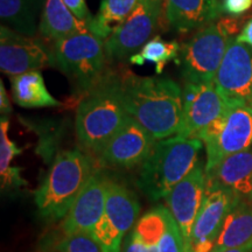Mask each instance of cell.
<instances>
[{"instance_id": "obj_20", "label": "cell", "mask_w": 252, "mask_h": 252, "mask_svg": "<svg viewBox=\"0 0 252 252\" xmlns=\"http://www.w3.org/2000/svg\"><path fill=\"white\" fill-rule=\"evenodd\" d=\"M252 243V201L237 200L232 206L212 252L242 248Z\"/></svg>"}, {"instance_id": "obj_24", "label": "cell", "mask_w": 252, "mask_h": 252, "mask_svg": "<svg viewBox=\"0 0 252 252\" xmlns=\"http://www.w3.org/2000/svg\"><path fill=\"white\" fill-rule=\"evenodd\" d=\"M137 4L138 0H102L98 14L88 25L89 31L105 42Z\"/></svg>"}, {"instance_id": "obj_5", "label": "cell", "mask_w": 252, "mask_h": 252, "mask_svg": "<svg viewBox=\"0 0 252 252\" xmlns=\"http://www.w3.org/2000/svg\"><path fill=\"white\" fill-rule=\"evenodd\" d=\"M55 67L87 94L105 77L104 41L91 32L78 33L53 43Z\"/></svg>"}, {"instance_id": "obj_10", "label": "cell", "mask_w": 252, "mask_h": 252, "mask_svg": "<svg viewBox=\"0 0 252 252\" xmlns=\"http://www.w3.org/2000/svg\"><path fill=\"white\" fill-rule=\"evenodd\" d=\"M236 201L231 191L207 178L202 206L191 226L186 252H212L225 217Z\"/></svg>"}, {"instance_id": "obj_9", "label": "cell", "mask_w": 252, "mask_h": 252, "mask_svg": "<svg viewBox=\"0 0 252 252\" xmlns=\"http://www.w3.org/2000/svg\"><path fill=\"white\" fill-rule=\"evenodd\" d=\"M163 0H138L131 14L104 42L106 59L123 61L137 54L161 23Z\"/></svg>"}, {"instance_id": "obj_13", "label": "cell", "mask_w": 252, "mask_h": 252, "mask_svg": "<svg viewBox=\"0 0 252 252\" xmlns=\"http://www.w3.org/2000/svg\"><path fill=\"white\" fill-rule=\"evenodd\" d=\"M156 139L130 116L121 130L96 156L100 166L130 169L141 166L152 152Z\"/></svg>"}, {"instance_id": "obj_18", "label": "cell", "mask_w": 252, "mask_h": 252, "mask_svg": "<svg viewBox=\"0 0 252 252\" xmlns=\"http://www.w3.org/2000/svg\"><path fill=\"white\" fill-rule=\"evenodd\" d=\"M207 178L228 189L237 200L252 201V146L220 161Z\"/></svg>"}, {"instance_id": "obj_23", "label": "cell", "mask_w": 252, "mask_h": 252, "mask_svg": "<svg viewBox=\"0 0 252 252\" xmlns=\"http://www.w3.org/2000/svg\"><path fill=\"white\" fill-rule=\"evenodd\" d=\"M45 2L46 0H0V17L17 33L35 36Z\"/></svg>"}, {"instance_id": "obj_7", "label": "cell", "mask_w": 252, "mask_h": 252, "mask_svg": "<svg viewBox=\"0 0 252 252\" xmlns=\"http://www.w3.org/2000/svg\"><path fill=\"white\" fill-rule=\"evenodd\" d=\"M206 147V173L220 161L252 146V105L230 102L220 118L200 134Z\"/></svg>"}, {"instance_id": "obj_31", "label": "cell", "mask_w": 252, "mask_h": 252, "mask_svg": "<svg viewBox=\"0 0 252 252\" xmlns=\"http://www.w3.org/2000/svg\"><path fill=\"white\" fill-rule=\"evenodd\" d=\"M238 42L244 43L252 48V17L245 23L243 28L241 30V33L236 36Z\"/></svg>"}, {"instance_id": "obj_17", "label": "cell", "mask_w": 252, "mask_h": 252, "mask_svg": "<svg viewBox=\"0 0 252 252\" xmlns=\"http://www.w3.org/2000/svg\"><path fill=\"white\" fill-rule=\"evenodd\" d=\"M222 13L220 0H163L165 23L179 33L201 30L220 19Z\"/></svg>"}, {"instance_id": "obj_29", "label": "cell", "mask_w": 252, "mask_h": 252, "mask_svg": "<svg viewBox=\"0 0 252 252\" xmlns=\"http://www.w3.org/2000/svg\"><path fill=\"white\" fill-rule=\"evenodd\" d=\"M220 6L223 13L238 17L252 7V0H222Z\"/></svg>"}, {"instance_id": "obj_33", "label": "cell", "mask_w": 252, "mask_h": 252, "mask_svg": "<svg viewBox=\"0 0 252 252\" xmlns=\"http://www.w3.org/2000/svg\"><path fill=\"white\" fill-rule=\"evenodd\" d=\"M220 252H252V243L245 245L242 248H236V249H229V250H224Z\"/></svg>"}, {"instance_id": "obj_32", "label": "cell", "mask_w": 252, "mask_h": 252, "mask_svg": "<svg viewBox=\"0 0 252 252\" xmlns=\"http://www.w3.org/2000/svg\"><path fill=\"white\" fill-rule=\"evenodd\" d=\"M0 112H1V117H8L9 113L12 112L11 103L8 100L2 81H0Z\"/></svg>"}, {"instance_id": "obj_21", "label": "cell", "mask_w": 252, "mask_h": 252, "mask_svg": "<svg viewBox=\"0 0 252 252\" xmlns=\"http://www.w3.org/2000/svg\"><path fill=\"white\" fill-rule=\"evenodd\" d=\"M167 207L151 209L135 222L128 232L123 252H159L166 228Z\"/></svg>"}, {"instance_id": "obj_19", "label": "cell", "mask_w": 252, "mask_h": 252, "mask_svg": "<svg viewBox=\"0 0 252 252\" xmlns=\"http://www.w3.org/2000/svg\"><path fill=\"white\" fill-rule=\"evenodd\" d=\"M39 32L43 39L58 41L89 31L88 24L78 19L63 0H46L40 17Z\"/></svg>"}, {"instance_id": "obj_12", "label": "cell", "mask_w": 252, "mask_h": 252, "mask_svg": "<svg viewBox=\"0 0 252 252\" xmlns=\"http://www.w3.org/2000/svg\"><path fill=\"white\" fill-rule=\"evenodd\" d=\"M230 102L214 82L186 83L182 127L176 135L198 138L208 126L223 115Z\"/></svg>"}, {"instance_id": "obj_15", "label": "cell", "mask_w": 252, "mask_h": 252, "mask_svg": "<svg viewBox=\"0 0 252 252\" xmlns=\"http://www.w3.org/2000/svg\"><path fill=\"white\" fill-rule=\"evenodd\" d=\"M109 180V176L100 169L94 172L86 188L61 220L60 231L67 235L84 234L93 237L105 209Z\"/></svg>"}, {"instance_id": "obj_27", "label": "cell", "mask_w": 252, "mask_h": 252, "mask_svg": "<svg viewBox=\"0 0 252 252\" xmlns=\"http://www.w3.org/2000/svg\"><path fill=\"white\" fill-rule=\"evenodd\" d=\"M36 252H104L89 235H67L56 230L42 239Z\"/></svg>"}, {"instance_id": "obj_30", "label": "cell", "mask_w": 252, "mask_h": 252, "mask_svg": "<svg viewBox=\"0 0 252 252\" xmlns=\"http://www.w3.org/2000/svg\"><path fill=\"white\" fill-rule=\"evenodd\" d=\"M65 2V5L68 6V8L74 13L80 20L84 21L89 25V23L93 20L89 8H88L86 0H63Z\"/></svg>"}, {"instance_id": "obj_22", "label": "cell", "mask_w": 252, "mask_h": 252, "mask_svg": "<svg viewBox=\"0 0 252 252\" xmlns=\"http://www.w3.org/2000/svg\"><path fill=\"white\" fill-rule=\"evenodd\" d=\"M11 88L13 100L21 108H53L61 104L47 90L39 70L11 77Z\"/></svg>"}, {"instance_id": "obj_8", "label": "cell", "mask_w": 252, "mask_h": 252, "mask_svg": "<svg viewBox=\"0 0 252 252\" xmlns=\"http://www.w3.org/2000/svg\"><path fill=\"white\" fill-rule=\"evenodd\" d=\"M139 214L140 203L137 195L121 182L110 179L105 209L93 238L104 252H121L124 236L133 228Z\"/></svg>"}, {"instance_id": "obj_28", "label": "cell", "mask_w": 252, "mask_h": 252, "mask_svg": "<svg viewBox=\"0 0 252 252\" xmlns=\"http://www.w3.org/2000/svg\"><path fill=\"white\" fill-rule=\"evenodd\" d=\"M159 252H186L184 235L168 208L166 212V228L160 241Z\"/></svg>"}, {"instance_id": "obj_26", "label": "cell", "mask_w": 252, "mask_h": 252, "mask_svg": "<svg viewBox=\"0 0 252 252\" xmlns=\"http://www.w3.org/2000/svg\"><path fill=\"white\" fill-rule=\"evenodd\" d=\"M181 46L178 41H163L159 35L154 36L140 49L139 53L128 59L131 64L143 65L145 62L156 63L157 74H161L166 63L178 60Z\"/></svg>"}, {"instance_id": "obj_3", "label": "cell", "mask_w": 252, "mask_h": 252, "mask_svg": "<svg viewBox=\"0 0 252 252\" xmlns=\"http://www.w3.org/2000/svg\"><path fill=\"white\" fill-rule=\"evenodd\" d=\"M97 169L93 156L86 151L59 153L34 193L39 215L48 222L62 220Z\"/></svg>"}, {"instance_id": "obj_1", "label": "cell", "mask_w": 252, "mask_h": 252, "mask_svg": "<svg viewBox=\"0 0 252 252\" xmlns=\"http://www.w3.org/2000/svg\"><path fill=\"white\" fill-rule=\"evenodd\" d=\"M122 76V91L128 115L156 140L179 134L184 119V90L168 77Z\"/></svg>"}, {"instance_id": "obj_2", "label": "cell", "mask_w": 252, "mask_h": 252, "mask_svg": "<svg viewBox=\"0 0 252 252\" xmlns=\"http://www.w3.org/2000/svg\"><path fill=\"white\" fill-rule=\"evenodd\" d=\"M130 118L122 91V76L106 72L77 106L75 130L82 150L96 157Z\"/></svg>"}, {"instance_id": "obj_25", "label": "cell", "mask_w": 252, "mask_h": 252, "mask_svg": "<svg viewBox=\"0 0 252 252\" xmlns=\"http://www.w3.org/2000/svg\"><path fill=\"white\" fill-rule=\"evenodd\" d=\"M8 117H1L0 122V176L1 187L19 188L27 186V181L21 176V168L11 166L14 158L23 153V149L8 137Z\"/></svg>"}, {"instance_id": "obj_14", "label": "cell", "mask_w": 252, "mask_h": 252, "mask_svg": "<svg viewBox=\"0 0 252 252\" xmlns=\"http://www.w3.org/2000/svg\"><path fill=\"white\" fill-rule=\"evenodd\" d=\"M214 83L229 100L252 105V48L232 37Z\"/></svg>"}, {"instance_id": "obj_34", "label": "cell", "mask_w": 252, "mask_h": 252, "mask_svg": "<svg viewBox=\"0 0 252 252\" xmlns=\"http://www.w3.org/2000/svg\"><path fill=\"white\" fill-rule=\"evenodd\" d=\"M220 2H222V0H220Z\"/></svg>"}, {"instance_id": "obj_11", "label": "cell", "mask_w": 252, "mask_h": 252, "mask_svg": "<svg viewBox=\"0 0 252 252\" xmlns=\"http://www.w3.org/2000/svg\"><path fill=\"white\" fill-rule=\"evenodd\" d=\"M55 67L53 46L35 36L17 33L7 26L0 28V69L13 77L25 72Z\"/></svg>"}, {"instance_id": "obj_6", "label": "cell", "mask_w": 252, "mask_h": 252, "mask_svg": "<svg viewBox=\"0 0 252 252\" xmlns=\"http://www.w3.org/2000/svg\"><path fill=\"white\" fill-rule=\"evenodd\" d=\"M232 37L220 18L184 43L176 63L186 83L214 82Z\"/></svg>"}, {"instance_id": "obj_4", "label": "cell", "mask_w": 252, "mask_h": 252, "mask_svg": "<svg viewBox=\"0 0 252 252\" xmlns=\"http://www.w3.org/2000/svg\"><path fill=\"white\" fill-rule=\"evenodd\" d=\"M203 141L173 135L157 140L152 152L140 166L138 188L151 201H159L193 171Z\"/></svg>"}, {"instance_id": "obj_16", "label": "cell", "mask_w": 252, "mask_h": 252, "mask_svg": "<svg viewBox=\"0 0 252 252\" xmlns=\"http://www.w3.org/2000/svg\"><path fill=\"white\" fill-rule=\"evenodd\" d=\"M206 186V163L198 160L193 171L179 182L165 197L167 208L180 226L185 243H187L191 226L202 206Z\"/></svg>"}]
</instances>
